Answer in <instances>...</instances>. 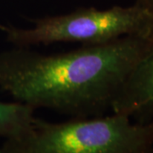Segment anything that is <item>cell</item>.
<instances>
[{
    "label": "cell",
    "mask_w": 153,
    "mask_h": 153,
    "mask_svg": "<svg viewBox=\"0 0 153 153\" xmlns=\"http://www.w3.org/2000/svg\"><path fill=\"white\" fill-rule=\"evenodd\" d=\"M0 153H153V121L139 123L117 113L49 122L35 117Z\"/></svg>",
    "instance_id": "cell-2"
},
{
    "label": "cell",
    "mask_w": 153,
    "mask_h": 153,
    "mask_svg": "<svg viewBox=\"0 0 153 153\" xmlns=\"http://www.w3.org/2000/svg\"><path fill=\"white\" fill-rule=\"evenodd\" d=\"M134 4L139 7L142 8L144 10L146 11L148 14L150 15V16L152 17L153 21V0H135Z\"/></svg>",
    "instance_id": "cell-6"
},
{
    "label": "cell",
    "mask_w": 153,
    "mask_h": 153,
    "mask_svg": "<svg viewBox=\"0 0 153 153\" xmlns=\"http://www.w3.org/2000/svg\"><path fill=\"white\" fill-rule=\"evenodd\" d=\"M111 111L139 123L153 121V44L123 83Z\"/></svg>",
    "instance_id": "cell-4"
},
{
    "label": "cell",
    "mask_w": 153,
    "mask_h": 153,
    "mask_svg": "<svg viewBox=\"0 0 153 153\" xmlns=\"http://www.w3.org/2000/svg\"><path fill=\"white\" fill-rule=\"evenodd\" d=\"M4 32L8 42L19 47L58 43L96 46L128 36L153 39V21L146 11L134 4L101 10L82 8L67 14L36 19L31 27H5Z\"/></svg>",
    "instance_id": "cell-3"
},
{
    "label": "cell",
    "mask_w": 153,
    "mask_h": 153,
    "mask_svg": "<svg viewBox=\"0 0 153 153\" xmlns=\"http://www.w3.org/2000/svg\"><path fill=\"white\" fill-rule=\"evenodd\" d=\"M4 29H5V27H4V26H3V25H1V24H0V30H1V31H3V32H4Z\"/></svg>",
    "instance_id": "cell-7"
},
{
    "label": "cell",
    "mask_w": 153,
    "mask_h": 153,
    "mask_svg": "<svg viewBox=\"0 0 153 153\" xmlns=\"http://www.w3.org/2000/svg\"><path fill=\"white\" fill-rule=\"evenodd\" d=\"M35 111L18 101L0 100V137L5 140L24 134L33 124L36 117Z\"/></svg>",
    "instance_id": "cell-5"
},
{
    "label": "cell",
    "mask_w": 153,
    "mask_h": 153,
    "mask_svg": "<svg viewBox=\"0 0 153 153\" xmlns=\"http://www.w3.org/2000/svg\"><path fill=\"white\" fill-rule=\"evenodd\" d=\"M152 44L128 36L54 55L14 46L0 52V89L34 110L71 118L103 116Z\"/></svg>",
    "instance_id": "cell-1"
}]
</instances>
